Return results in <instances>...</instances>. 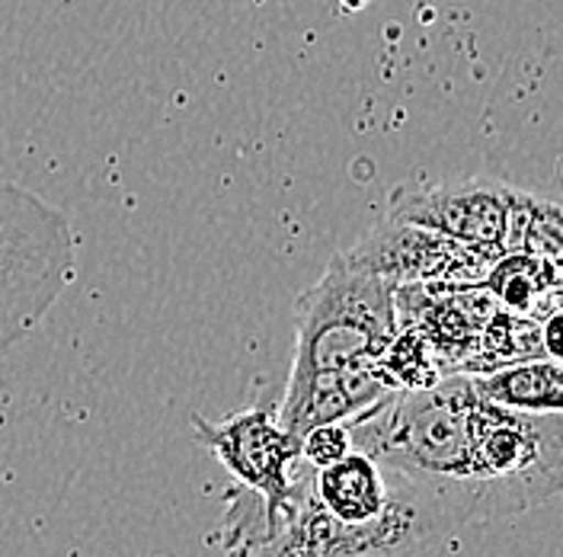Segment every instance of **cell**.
Returning a JSON list of instances; mask_svg holds the SVG:
<instances>
[{"mask_svg":"<svg viewBox=\"0 0 563 557\" xmlns=\"http://www.w3.org/2000/svg\"><path fill=\"white\" fill-rule=\"evenodd\" d=\"M461 523L445 490L352 449L327 468L298 458L276 523L244 557H417Z\"/></svg>","mask_w":563,"mask_h":557,"instance_id":"obj_1","label":"cell"},{"mask_svg":"<svg viewBox=\"0 0 563 557\" xmlns=\"http://www.w3.org/2000/svg\"><path fill=\"white\" fill-rule=\"evenodd\" d=\"M400 330L397 282L336 253L295 305V356L282 397L382 365Z\"/></svg>","mask_w":563,"mask_h":557,"instance_id":"obj_2","label":"cell"},{"mask_svg":"<svg viewBox=\"0 0 563 557\" xmlns=\"http://www.w3.org/2000/svg\"><path fill=\"white\" fill-rule=\"evenodd\" d=\"M77 278V234L62 209L0 179V362Z\"/></svg>","mask_w":563,"mask_h":557,"instance_id":"obj_3","label":"cell"},{"mask_svg":"<svg viewBox=\"0 0 563 557\" xmlns=\"http://www.w3.org/2000/svg\"><path fill=\"white\" fill-rule=\"evenodd\" d=\"M192 429L196 439L241 484L224 520L221 548L228 557H244L273 528L291 493L298 443L263 407L238 411L221 419L192 417Z\"/></svg>","mask_w":563,"mask_h":557,"instance_id":"obj_4","label":"cell"},{"mask_svg":"<svg viewBox=\"0 0 563 557\" xmlns=\"http://www.w3.org/2000/svg\"><path fill=\"white\" fill-rule=\"evenodd\" d=\"M509 203L512 186L496 179H455L422 189L400 186L390 196L387 218L435 231L461 247L503 256Z\"/></svg>","mask_w":563,"mask_h":557,"instance_id":"obj_5","label":"cell"},{"mask_svg":"<svg viewBox=\"0 0 563 557\" xmlns=\"http://www.w3.org/2000/svg\"><path fill=\"white\" fill-rule=\"evenodd\" d=\"M358 263L378 270L382 276L404 282H455L471 285L481 282L490 270L493 253L461 247L435 231H426L417 225H404L385 218L372 234H365L355 247L346 250Z\"/></svg>","mask_w":563,"mask_h":557,"instance_id":"obj_6","label":"cell"},{"mask_svg":"<svg viewBox=\"0 0 563 557\" xmlns=\"http://www.w3.org/2000/svg\"><path fill=\"white\" fill-rule=\"evenodd\" d=\"M477 391L509 411L522 414H561L563 411V369L558 359L538 356L496 365L487 375H471Z\"/></svg>","mask_w":563,"mask_h":557,"instance_id":"obj_7","label":"cell"},{"mask_svg":"<svg viewBox=\"0 0 563 557\" xmlns=\"http://www.w3.org/2000/svg\"><path fill=\"white\" fill-rule=\"evenodd\" d=\"M558 266L561 263L531 253H503L499 260H493L481 282L506 312L534 320V314H541L544 305L558 312Z\"/></svg>","mask_w":563,"mask_h":557,"instance_id":"obj_8","label":"cell"},{"mask_svg":"<svg viewBox=\"0 0 563 557\" xmlns=\"http://www.w3.org/2000/svg\"><path fill=\"white\" fill-rule=\"evenodd\" d=\"M352 452V433L346 423H317L301 433L298 439V458L308 468H327Z\"/></svg>","mask_w":563,"mask_h":557,"instance_id":"obj_9","label":"cell"}]
</instances>
